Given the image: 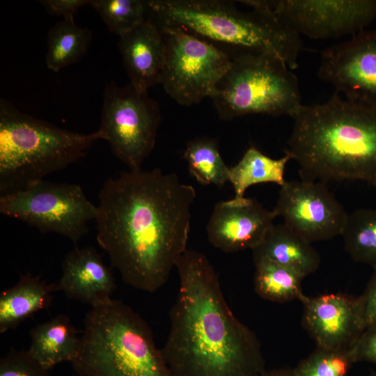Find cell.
<instances>
[{"label": "cell", "instance_id": "obj_1", "mask_svg": "<svg viewBox=\"0 0 376 376\" xmlns=\"http://www.w3.org/2000/svg\"><path fill=\"white\" fill-rule=\"evenodd\" d=\"M98 197L96 239L112 267L134 288L157 291L187 249L195 189L159 169L129 170Z\"/></svg>", "mask_w": 376, "mask_h": 376}, {"label": "cell", "instance_id": "obj_2", "mask_svg": "<svg viewBox=\"0 0 376 376\" xmlns=\"http://www.w3.org/2000/svg\"><path fill=\"white\" fill-rule=\"evenodd\" d=\"M175 267L179 288L161 349L171 376H260V341L229 307L206 256L187 249Z\"/></svg>", "mask_w": 376, "mask_h": 376}, {"label": "cell", "instance_id": "obj_3", "mask_svg": "<svg viewBox=\"0 0 376 376\" xmlns=\"http://www.w3.org/2000/svg\"><path fill=\"white\" fill-rule=\"evenodd\" d=\"M292 118L285 151L299 164L301 180L376 187V107L334 91L324 103L302 104Z\"/></svg>", "mask_w": 376, "mask_h": 376}, {"label": "cell", "instance_id": "obj_4", "mask_svg": "<svg viewBox=\"0 0 376 376\" xmlns=\"http://www.w3.org/2000/svg\"><path fill=\"white\" fill-rule=\"evenodd\" d=\"M238 9L224 0L147 1L148 16L158 25L178 26L229 54L253 50L274 54L291 70L298 68L301 36L283 24L263 0L238 1Z\"/></svg>", "mask_w": 376, "mask_h": 376}, {"label": "cell", "instance_id": "obj_5", "mask_svg": "<svg viewBox=\"0 0 376 376\" xmlns=\"http://www.w3.org/2000/svg\"><path fill=\"white\" fill-rule=\"evenodd\" d=\"M70 363L78 376H171L146 322L113 299L87 313Z\"/></svg>", "mask_w": 376, "mask_h": 376}, {"label": "cell", "instance_id": "obj_6", "mask_svg": "<svg viewBox=\"0 0 376 376\" xmlns=\"http://www.w3.org/2000/svg\"><path fill=\"white\" fill-rule=\"evenodd\" d=\"M97 130L82 134L58 127L0 100V192L23 189L81 158Z\"/></svg>", "mask_w": 376, "mask_h": 376}, {"label": "cell", "instance_id": "obj_7", "mask_svg": "<svg viewBox=\"0 0 376 376\" xmlns=\"http://www.w3.org/2000/svg\"><path fill=\"white\" fill-rule=\"evenodd\" d=\"M230 66L211 97L220 118L249 114L291 118L302 105L299 81L279 57L244 50L230 54Z\"/></svg>", "mask_w": 376, "mask_h": 376}, {"label": "cell", "instance_id": "obj_8", "mask_svg": "<svg viewBox=\"0 0 376 376\" xmlns=\"http://www.w3.org/2000/svg\"><path fill=\"white\" fill-rule=\"evenodd\" d=\"M0 212L26 223L41 233H55L77 243L98 209L76 184L40 180L1 194Z\"/></svg>", "mask_w": 376, "mask_h": 376}, {"label": "cell", "instance_id": "obj_9", "mask_svg": "<svg viewBox=\"0 0 376 376\" xmlns=\"http://www.w3.org/2000/svg\"><path fill=\"white\" fill-rule=\"evenodd\" d=\"M157 25L166 45L160 81L166 93L182 106L211 98L230 66V55L178 26Z\"/></svg>", "mask_w": 376, "mask_h": 376}, {"label": "cell", "instance_id": "obj_10", "mask_svg": "<svg viewBox=\"0 0 376 376\" xmlns=\"http://www.w3.org/2000/svg\"><path fill=\"white\" fill-rule=\"evenodd\" d=\"M161 120L159 106L148 93L130 84L120 86L111 81L106 86L98 130L130 170L142 169L154 148Z\"/></svg>", "mask_w": 376, "mask_h": 376}, {"label": "cell", "instance_id": "obj_11", "mask_svg": "<svg viewBox=\"0 0 376 376\" xmlns=\"http://www.w3.org/2000/svg\"><path fill=\"white\" fill-rule=\"evenodd\" d=\"M285 26L311 39L352 36L376 18V0H263Z\"/></svg>", "mask_w": 376, "mask_h": 376}, {"label": "cell", "instance_id": "obj_12", "mask_svg": "<svg viewBox=\"0 0 376 376\" xmlns=\"http://www.w3.org/2000/svg\"><path fill=\"white\" fill-rule=\"evenodd\" d=\"M272 212L311 243L341 235L348 217L326 183L301 179L281 187Z\"/></svg>", "mask_w": 376, "mask_h": 376}, {"label": "cell", "instance_id": "obj_13", "mask_svg": "<svg viewBox=\"0 0 376 376\" xmlns=\"http://www.w3.org/2000/svg\"><path fill=\"white\" fill-rule=\"evenodd\" d=\"M318 76L346 100L376 107V29L325 48Z\"/></svg>", "mask_w": 376, "mask_h": 376}, {"label": "cell", "instance_id": "obj_14", "mask_svg": "<svg viewBox=\"0 0 376 376\" xmlns=\"http://www.w3.org/2000/svg\"><path fill=\"white\" fill-rule=\"evenodd\" d=\"M302 324L316 347L347 350L364 331L359 297L327 293L301 301Z\"/></svg>", "mask_w": 376, "mask_h": 376}, {"label": "cell", "instance_id": "obj_15", "mask_svg": "<svg viewBox=\"0 0 376 376\" xmlns=\"http://www.w3.org/2000/svg\"><path fill=\"white\" fill-rule=\"evenodd\" d=\"M275 218L272 210L265 209L255 198L220 201L208 221L207 238L224 252L253 250L274 225Z\"/></svg>", "mask_w": 376, "mask_h": 376}, {"label": "cell", "instance_id": "obj_16", "mask_svg": "<svg viewBox=\"0 0 376 376\" xmlns=\"http://www.w3.org/2000/svg\"><path fill=\"white\" fill-rule=\"evenodd\" d=\"M62 273L57 290L70 299L88 304L92 307L111 300L116 289L112 272L101 255L92 246L76 247L62 263Z\"/></svg>", "mask_w": 376, "mask_h": 376}, {"label": "cell", "instance_id": "obj_17", "mask_svg": "<svg viewBox=\"0 0 376 376\" xmlns=\"http://www.w3.org/2000/svg\"><path fill=\"white\" fill-rule=\"evenodd\" d=\"M118 48L130 84L136 90L148 93L160 84L166 45L159 26L148 15L143 22L119 36Z\"/></svg>", "mask_w": 376, "mask_h": 376}, {"label": "cell", "instance_id": "obj_18", "mask_svg": "<svg viewBox=\"0 0 376 376\" xmlns=\"http://www.w3.org/2000/svg\"><path fill=\"white\" fill-rule=\"evenodd\" d=\"M252 252L253 259L267 258L304 278L315 272L320 263L312 243L284 223L274 224Z\"/></svg>", "mask_w": 376, "mask_h": 376}, {"label": "cell", "instance_id": "obj_19", "mask_svg": "<svg viewBox=\"0 0 376 376\" xmlns=\"http://www.w3.org/2000/svg\"><path fill=\"white\" fill-rule=\"evenodd\" d=\"M57 290L56 283H47L29 274L22 275L15 285L0 295V333L15 329L35 313L47 309Z\"/></svg>", "mask_w": 376, "mask_h": 376}, {"label": "cell", "instance_id": "obj_20", "mask_svg": "<svg viewBox=\"0 0 376 376\" xmlns=\"http://www.w3.org/2000/svg\"><path fill=\"white\" fill-rule=\"evenodd\" d=\"M30 336L28 352L48 370L62 362L70 363L79 347L78 332L64 314L38 324L31 330Z\"/></svg>", "mask_w": 376, "mask_h": 376}, {"label": "cell", "instance_id": "obj_21", "mask_svg": "<svg viewBox=\"0 0 376 376\" xmlns=\"http://www.w3.org/2000/svg\"><path fill=\"white\" fill-rule=\"evenodd\" d=\"M290 159L286 151L283 157L273 159L256 147L249 148L240 160L229 168V182L235 190L233 198H244L246 189L256 184L271 182L281 187L286 182L285 170Z\"/></svg>", "mask_w": 376, "mask_h": 376}, {"label": "cell", "instance_id": "obj_22", "mask_svg": "<svg viewBox=\"0 0 376 376\" xmlns=\"http://www.w3.org/2000/svg\"><path fill=\"white\" fill-rule=\"evenodd\" d=\"M91 39L92 31L77 25L74 17L58 22L47 35V68L58 72L63 68L77 63L86 53Z\"/></svg>", "mask_w": 376, "mask_h": 376}, {"label": "cell", "instance_id": "obj_23", "mask_svg": "<svg viewBox=\"0 0 376 376\" xmlns=\"http://www.w3.org/2000/svg\"><path fill=\"white\" fill-rule=\"evenodd\" d=\"M255 292L262 298L284 303L305 297L301 283L304 277L294 270L265 258H254Z\"/></svg>", "mask_w": 376, "mask_h": 376}, {"label": "cell", "instance_id": "obj_24", "mask_svg": "<svg viewBox=\"0 0 376 376\" xmlns=\"http://www.w3.org/2000/svg\"><path fill=\"white\" fill-rule=\"evenodd\" d=\"M183 158L190 174L200 184L221 188L229 182V167L224 162L214 139L198 137L188 141Z\"/></svg>", "mask_w": 376, "mask_h": 376}, {"label": "cell", "instance_id": "obj_25", "mask_svg": "<svg viewBox=\"0 0 376 376\" xmlns=\"http://www.w3.org/2000/svg\"><path fill=\"white\" fill-rule=\"evenodd\" d=\"M341 236L350 257L376 271V209L362 208L348 214Z\"/></svg>", "mask_w": 376, "mask_h": 376}, {"label": "cell", "instance_id": "obj_26", "mask_svg": "<svg viewBox=\"0 0 376 376\" xmlns=\"http://www.w3.org/2000/svg\"><path fill=\"white\" fill-rule=\"evenodd\" d=\"M91 4L111 33L120 36L148 17L147 1L93 0Z\"/></svg>", "mask_w": 376, "mask_h": 376}, {"label": "cell", "instance_id": "obj_27", "mask_svg": "<svg viewBox=\"0 0 376 376\" xmlns=\"http://www.w3.org/2000/svg\"><path fill=\"white\" fill-rule=\"evenodd\" d=\"M350 349L329 350L316 347L293 368L295 376H347L354 363Z\"/></svg>", "mask_w": 376, "mask_h": 376}, {"label": "cell", "instance_id": "obj_28", "mask_svg": "<svg viewBox=\"0 0 376 376\" xmlns=\"http://www.w3.org/2000/svg\"><path fill=\"white\" fill-rule=\"evenodd\" d=\"M0 376H51L28 350H10L0 360Z\"/></svg>", "mask_w": 376, "mask_h": 376}, {"label": "cell", "instance_id": "obj_29", "mask_svg": "<svg viewBox=\"0 0 376 376\" xmlns=\"http://www.w3.org/2000/svg\"><path fill=\"white\" fill-rule=\"evenodd\" d=\"M354 362L376 365V326L366 329L350 348Z\"/></svg>", "mask_w": 376, "mask_h": 376}, {"label": "cell", "instance_id": "obj_30", "mask_svg": "<svg viewBox=\"0 0 376 376\" xmlns=\"http://www.w3.org/2000/svg\"><path fill=\"white\" fill-rule=\"evenodd\" d=\"M364 330L376 326V271L370 277L366 288L360 295Z\"/></svg>", "mask_w": 376, "mask_h": 376}, {"label": "cell", "instance_id": "obj_31", "mask_svg": "<svg viewBox=\"0 0 376 376\" xmlns=\"http://www.w3.org/2000/svg\"><path fill=\"white\" fill-rule=\"evenodd\" d=\"M40 3L47 12L64 18L74 17V14L81 6L91 3L86 0H43Z\"/></svg>", "mask_w": 376, "mask_h": 376}, {"label": "cell", "instance_id": "obj_32", "mask_svg": "<svg viewBox=\"0 0 376 376\" xmlns=\"http://www.w3.org/2000/svg\"><path fill=\"white\" fill-rule=\"evenodd\" d=\"M260 376H295L293 368H280L266 370Z\"/></svg>", "mask_w": 376, "mask_h": 376}, {"label": "cell", "instance_id": "obj_33", "mask_svg": "<svg viewBox=\"0 0 376 376\" xmlns=\"http://www.w3.org/2000/svg\"><path fill=\"white\" fill-rule=\"evenodd\" d=\"M368 376H376V371H372Z\"/></svg>", "mask_w": 376, "mask_h": 376}, {"label": "cell", "instance_id": "obj_34", "mask_svg": "<svg viewBox=\"0 0 376 376\" xmlns=\"http://www.w3.org/2000/svg\"><path fill=\"white\" fill-rule=\"evenodd\" d=\"M78 376V375H77Z\"/></svg>", "mask_w": 376, "mask_h": 376}]
</instances>
